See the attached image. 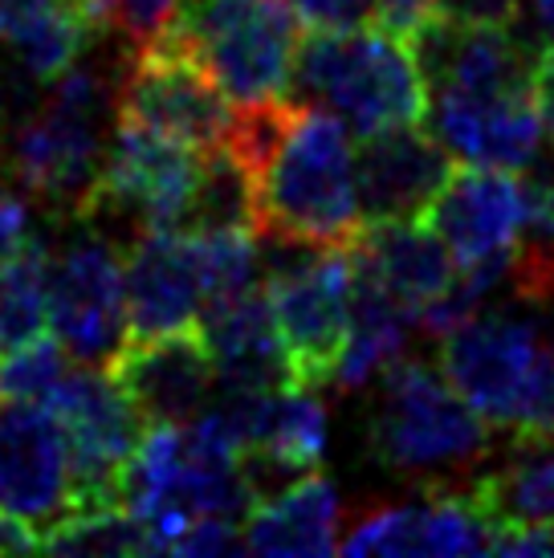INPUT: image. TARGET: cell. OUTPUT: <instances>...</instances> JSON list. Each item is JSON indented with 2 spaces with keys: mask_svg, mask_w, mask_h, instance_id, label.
<instances>
[{
  "mask_svg": "<svg viewBox=\"0 0 554 558\" xmlns=\"http://www.w3.org/2000/svg\"><path fill=\"white\" fill-rule=\"evenodd\" d=\"M225 147L253 180L257 236L347 248L363 233L351 131L326 107L298 98L237 107Z\"/></svg>",
  "mask_w": 554,
  "mask_h": 558,
  "instance_id": "cell-1",
  "label": "cell"
},
{
  "mask_svg": "<svg viewBox=\"0 0 554 558\" xmlns=\"http://www.w3.org/2000/svg\"><path fill=\"white\" fill-rule=\"evenodd\" d=\"M290 98L326 107L354 140L429 119V82L412 46L375 25L310 33L298 46Z\"/></svg>",
  "mask_w": 554,
  "mask_h": 558,
  "instance_id": "cell-2",
  "label": "cell"
},
{
  "mask_svg": "<svg viewBox=\"0 0 554 558\" xmlns=\"http://www.w3.org/2000/svg\"><path fill=\"white\" fill-rule=\"evenodd\" d=\"M368 452L387 473L445 481L490 452V420L436 363L400 355L380 372L368 412Z\"/></svg>",
  "mask_w": 554,
  "mask_h": 558,
  "instance_id": "cell-3",
  "label": "cell"
},
{
  "mask_svg": "<svg viewBox=\"0 0 554 558\" xmlns=\"http://www.w3.org/2000/svg\"><path fill=\"white\" fill-rule=\"evenodd\" d=\"M119 86L107 70L74 65L53 82V94L13 135V175L33 201L82 217L103 156L107 119L115 114Z\"/></svg>",
  "mask_w": 554,
  "mask_h": 558,
  "instance_id": "cell-4",
  "label": "cell"
},
{
  "mask_svg": "<svg viewBox=\"0 0 554 558\" xmlns=\"http://www.w3.org/2000/svg\"><path fill=\"white\" fill-rule=\"evenodd\" d=\"M216 78L232 107L290 98L302 16L293 0H184L168 33Z\"/></svg>",
  "mask_w": 554,
  "mask_h": 558,
  "instance_id": "cell-5",
  "label": "cell"
},
{
  "mask_svg": "<svg viewBox=\"0 0 554 558\" xmlns=\"http://www.w3.org/2000/svg\"><path fill=\"white\" fill-rule=\"evenodd\" d=\"M70 457V494L74 510H115L127 506V477L147 420L138 416L107 367H77L46 400Z\"/></svg>",
  "mask_w": 554,
  "mask_h": 558,
  "instance_id": "cell-6",
  "label": "cell"
},
{
  "mask_svg": "<svg viewBox=\"0 0 554 558\" xmlns=\"http://www.w3.org/2000/svg\"><path fill=\"white\" fill-rule=\"evenodd\" d=\"M265 290L290 384L306 391L335 384L351 339V253L323 245L306 248L293 265L274 269Z\"/></svg>",
  "mask_w": 554,
  "mask_h": 558,
  "instance_id": "cell-7",
  "label": "cell"
},
{
  "mask_svg": "<svg viewBox=\"0 0 554 558\" xmlns=\"http://www.w3.org/2000/svg\"><path fill=\"white\" fill-rule=\"evenodd\" d=\"M115 114L184 143L192 151L225 147L237 126V107L216 78L176 37L131 53L119 74Z\"/></svg>",
  "mask_w": 554,
  "mask_h": 558,
  "instance_id": "cell-8",
  "label": "cell"
},
{
  "mask_svg": "<svg viewBox=\"0 0 554 558\" xmlns=\"http://www.w3.org/2000/svg\"><path fill=\"white\" fill-rule=\"evenodd\" d=\"M201 171L204 151H192L152 126L115 114V140L103 156L82 220L103 208H119V213H135L143 229L184 233L188 208L201 187Z\"/></svg>",
  "mask_w": 554,
  "mask_h": 558,
  "instance_id": "cell-9",
  "label": "cell"
},
{
  "mask_svg": "<svg viewBox=\"0 0 554 558\" xmlns=\"http://www.w3.org/2000/svg\"><path fill=\"white\" fill-rule=\"evenodd\" d=\"M539 351L542 339L534 323L506 311H481L441 339L436 367L481 416L490 420V428L509 433Z\"/></svg>",
  "mask_w": 554,
  "mask_h": 558,
  "instance_id": "cell-10",
  "label": "cell"
},
{
  "mask_svg": "<svg viewBox=\"0 0 554 558\" xmlns=\"http://www.w3.org/2000/svg\"><path fill=\"white\" fill-rule=\"evenodd\" d=\"M49 323L65 351L91 367H107L123 347V262L103 236H82L65 248L49 278Z\"/></svg>",
  "mask_w": 554,
  "mask_h": 558,
  "instance_id": "cell-11",
  "label": "cell"
},
{
  "mask_svg": "<svg viewBox=\"0 0 554 558\" xmlns=\"http://www.w3.org/2000/svg\"><path fill=\"white\" fill-rule=\"evenodd\" d=\"M493 526L469 489L429 481L424 497L359 513L339 538L342 555H485Z\"/></svg>",
  "mask_w": 554,
  "mask_h": 558,
  "instance_id": "cell-12",
  "label": "cell"
},
{
  "mask_svg": "<svg viewBox=\"0 0 554 558\" xmlns=\"http://www.w3.org/2000/svg\"><path fill=\"white\" fill-rule=\"evenodd\" d=\"M457 265L509 262L526 236V180L506 168H461L424 213Z\"/></svg>",
  "mask_w": 554,
  "mask_h": 558,
  "instance_id": "cell-13",
  "label": "cell"
},
{
  "mask_svg": "<svg viewBox=\"0 0 554 558\" xmlns=\"http://www.w3.org/2000/svg\"><path fill=\"white\" fill-rule=\"evenodd\" d=\"M0 510L41 534L74 510L70 457L46 403L9 400L0 408Z\"/></svg>",
  "mask_w": 554,
  "mask_h": 558,
  "instance_id": "cell-14",
  "label": "cell"
},
{
  "mask_svg": "<svg viewBox=\"0 0 554 558\" xmlns=\"http://www.w3.org/2000/svg\"><path fill=\"white\" fill-rule=\"evenodd\" d=\"M107 372L131 396L147 424H188L208 408L216 367L201 326L155 335V339H123L110 355Z\"/></svg>",
  "mask_w": 554,
  "mask_h": 558,
  "instance_id": "cell-15",
  "label": "cell"
},
{
  "mask_svg": "<svg viewBox=\"0 0 554 558\" xmlns=\"http://www.w3.org/2000/svg\"><path fill=\"white\" fill-rule=\"evenodd\" d=\"M453 171H457V159L448 156L445 143L432 131L396 126V131L368 135L354 156L363 225L420 220Z\"/></svg>",
  "mask_w": 554,
  "mask_h": 558,
  "instance_id": "cell-16",
  "label": "cell"
},
{
  "mask_svg": "<svg viewBox=\"0 0 554 558\" xmlns=\"http://www.w3.org/2000/svg\"><path fill=\"white\" fill-rule=\"evenodd\" d=\"M432 135L469 168L526 171L542 156L534 94H432Z\"/></svg>",
  "mask_w": 554,
  "mask_h": 558,
  "instance_id": "cell-17",
  "label": "cell"
},
{
  "mask_svg": "<svg viewBox=\"0 0 554 558\" xmlns=\"http://www.w3.org/2000/svg\"><path fill=\"white\" fill-rule=\"evenodd\" d=\"M127 335L155 339L201 323V265L192 233L180 229H138L123 265Z\"/></svg>",
  "mask_w": 554,
  "mask_h": 558,
  "instance_id": "cell-18",
  "label": "cell"
},
{
  "mask_svg": "<svg viewBox=\"0 0 554 558\" xmlns=\"http://www.w3.org/2000/svg\"><path fill=\"white\" fill-rule=\"evenodd\" d=\"M196 326H201L204 342H208L220 391L293 388L265 286H253L245 294L201 311Z\"/></svg>",
  "mask_w": 554,
  "mask_h": 558,
  "instance_id": "cell-19",
  "label": "cell"
},
{
  "mask_svg": "<svg viewBox=\"0 0 554 558\" xmlns=\"http://www.w3.org/2000/svg\"><path fill=\"white\" fill-rule=\"evenodd\" d=\"M245 550L253 555H330L339 550V489L318 469L245 513Z\"/></svg>",
  "mask_w": 554,
  "mask_h": 558,
  "instance_id": "cell-20",
  "label": "cell"
},
{
  "mask_svg": "<svg viewBox=\"0 0 554 558\" xmlns=\"http://www.w3.org/2000/svg\"><path fill=\"white\" fill-rule=\"evenodd\" d=\"M351 245L380 274L387 290L400 298L404 306H412L416 318L457 274V257L448 253V245L424 217L363 225V233L354 236Z\"/></svg>",
  "mask_w": 554,
  "mask_h": 558,
  "instance_id": "cell-21",
  "label": "cell"
},
{
  "mask_svg": "<svg viewBox=\"0 0 554 558\" xmlns=\"http://www.w3.org/2000/svg\"><path fill=\"white\" fill-rule=\"evenodd\" d=\"M469 497L493 530L554 526V436L514 433V445L485 469Z\"/></svg>",
  "mask_w": 554,
  "mask_h": 558,
  "instance_id": "cell-22",
  "label": "cell"
},
{
  "mask_svg": "<svg viewBox=\"0 0 554 558\" xmlns=\"http://www.w3.org/2000/svg\"><path fill=\"white\" fill-rule=\"evenodd\" d=\"M94 29L74 0L0 4V46L33 74V82H58L86 53Z\"/></svg>",
  "mask_w": 554,
  "mask_h": 558,
  "instance_id": "cell-23",
  "label": "cell"
},
{
  "mask_svg": "<svg viewBox=\"0 0 554 558\" xmlns=\"http://www.w3.org/2000/svg\"><path fill=\"white\" fill-rule=\"evenodd\" d=\"M49 323V253L29 245L0 265V355L41 339Z\"/></svg>",
  "mask_w": 554,
  "mask_h": 558,
  "instance_id": "cell-24",
  "label": "cell"
},
{
  "mask_svg": "<svg viewBox=\"0 0 554 558\" xmlns=\"http://www.w3.org/2000/svg\"><path fill=\"white\" fill-rule=\"evenodd\" d=\"M46 555H82V558H103V555H155L147 530L127 506L115 510H77L65 513L62 522L46 530Z\"/></svg>",
  "mask_w": 554,
  "mask_h": 558,
  "instance_id": "cell-25",
  "label": "cell"
},
{
  "mask_svg": "<svg viewBox=\"0 0 554 558\" xmlns=\"http://www.w3.org/2000/svg\"><path fill=\"white\" fill-rule=\"evenodd\" d=\"M65 372H70L65 347L41 335V339L0 355V400L46 403L53 388L65 379Z\"/></svg>",
  "mask_w": 554,
  "mask_h": 558,
  "instance_id": "cell-26",
  "label": "cell"
},
{
  "mask_svg": "<svg viewBox=\"0 0 554 558\" xmlns=\"http://www.w3.org/2000/svg\"><path fill=\"white\" fill-rule=\"evenodd\" d=\"M184 16V0H115L110 4V25L123 37L131 53L147 46H159Z\"/></svg>",
  "mask_w": 554,
  "mask_h": 558,
  "instance_id": "cell-27",
  "label": "cell"
},
{
  "mask_svg": "<svg viewBox=\"0 0 554 558\" xmlns=\"http://www.w3.org/2000/svg\"><path fill=\"white\" fill-rule=\"evenodd\" d=\"M514 433L554 436V342L542 347L539 359H534V372L526 379L522 403H518V416L509 424V436Z\"/></svg>",
  "mask_w": 554,
  "mask_h": 558,
  "instance_id": "cell-28",
  "label": "cell"
},
{
  "mask_svg": "<svg viewBox=\"0 0 554 558\" xmlns=\"http://www.w3.org/2000/svg\"><path fill=\"white\" fill-rule=\"evenodd\" d=\"M526 175V241L554 248V159L530 163Z\"/></svg>",
  "mask_w": 554,
  "mask_h": 558,
  "instance_id": "cell-29",
  "label": "cell"
},
{
  "mask_svg": "<svg viewBox=\"0 0 554 558\" xmlns=\"http://www.w3.org/2000/svg\"><path fill=\"white\" fill-rule=\"evenodd\" d=\"M245 534L229 518H201L171 543L168 555H241Z\"/></svg>",
  "mask_w": 554,
  "mask_h": 558,
  "instance_id": "cell-30",
  "label": "cell"
},
{
  "mask_svg": "<svg viewBox=\"0 0 554 558\" xmlns=\"http://www.w3.org/2000/svg\"><path fill=\"white\" fill-rule=\"evenodd\" d=\"M375 29L392 33L412 46L416 33L436 21V0H371V16Z\"/></svg>",
  "mask_w": 554,
  "mask_h": 558,
  "instance_id": "cell-31",
  "label": "cell"
},
{
  "mask_svg": "<svg viewBox=\"0 0 554 558\" xmlns=\"http://www.w3.org/2000/svg\"><path fill=\"white\" fill-rule=\"evenodd\" d=\"M518 4L522 0H436V16L473 29H509L518 25Z\"/></svg>",
  "mask_w": 554,
  "mask_h": 558,
  "instance_id": "cell-32",
  "label": "cell"
},
{
  "mask_svg": "<svg viewBox=\"0 0 554 558\" xmlns=\"http://www.w3.org/2000/svg\"><path fill=\"white\" fill-rule=\"evenodd\" d=\"M310 29H351L371 16V0H293Z\"/></svg>",
  "mask_w": 554,
  "mask_h": 558,
  "instance_id": "cell-33",
  "label": "cell"
},
{
  "mask_svg": "<svg viewBox=\"0 0 554 558\" xmlns=\"http://www.w3.org/2000/svg\"><path fill=\"white\" fill-rule=\"evenodd\" d=\"M29 241H33L29 208L16 201V196H9V192H0V265L13 262Z\"/></svg>",
  "mask_w": 554,
  "mask_h": 558,
  "instance_id": "cell-34",
  "label": "cell"
},
{
  "mask_svg": "<svg viewBox=\"0 0 554 558\" xmlns=\"http://www.w3.org/2000/svg\"><path fill=\"white\" fill-rule=\"evenodd\" d=\"M534 107L554 140V46H542L534 58Z\"/></svg>",
  "mask_w": 554,
  "mask_h": 558,
  "instance_id": "cell-35",
  "label": "cell"
},
{
  "mask_svg": "<svg viewBox=\"0 0 554 558\" xmlns=\"http://www.w3.org/2000/svg\"><path fill=\"white\" fill-rule=\"evenodd\" d=\"M41 543H46L41 530L0 510V555H33V550H41Z\"/></svg>",
  "mask_w": 554,
  "mask_h": 558,
  "instance_id": "cell-36",
  "label": "cell"
},
{
  "mask_svg": "<svg viewBox=\"0 0 554 558\" xmlns=\"http://www.w3.org/2000/svg\"><path fill=\"white\" fill-rule=\"evenodd\" d=\"M526 9L534 16V33L546 46H554V0H526Z\"/></svg>",
  "mask_w": 554,
  "mask_h": 558,
  "instance_id": "cell-37",
  "label": "cell"
},
{
  "mask_svg": "<svg viewBox=\"0 0 554 558\" xmlns=\"http://www.w3.org/2000/svg\"><path fill=\"white\" fill-rule=\"evenodd\" d=\"M0 4H41V0H0Z\"/></svg>",
  "mask_w": 554,
  "mask_h": 558,
  "instance_id": "cell-38",
  "label": "cell"
}]
</instances>
